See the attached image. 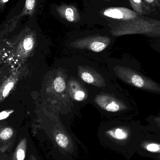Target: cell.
<instances>
[{"label":"cell","mask_w":160,"mask_h":160,"mask_svg":"<svg viewBox=\"0 0 160 160\" xmlns=\"http://www.w3.org/2000/svg\"><path fill=\"white\" fill-rule=\"evenodd\" d=\"M101 13L104 17L115 20H128L135 16L131 11L123 8H104Z\"/></svg>","instance_id":"6da1fadb"},{"label":"cell","mask_w":160,"mask_h":160,"mask_svg":"<svg viewBox=\"0 0 160 160\" xmlns=\"http://www.w3.org/2000/svg\"><path fill=\"white\" fill-rule=\"evenodd\" d=\"M34 45V38L33 34L32 32H27L23 34L20 38L18 43L17 45L16 53L18 58L23 57L27 55L33 48Z\"/></svg>","instance_id":"7a4b0ae2"},{"label":"cell","mask_w":160,"mask_h":160,"mask_svg":"<svg viewBox=\"0 0 160 160\" xmlns=\"http://www.w3.org/2000/svg\"><path fill=\"white\" fill-rule=\"evenodd\" d=\"M58 15L67 21L76 22L80 20V14L78 8L73 5L62 4L58 5L56 8Z\"/></svg>","instance_id":"3957f363"},{"label":"cell","mask_w":160,"mask_h":160,"mask_svg":"<svg viewBox=\"0 0 160 160\" xmlns=\"http://www.w3.org/2000/svg\"><path fill=\"white\" fill-rule=\"evenodd\" d=\"M20 70L12 73L0 86V103L2 102L15 88L20 78Z\"/></svg>","instance_id":"277c9868"},{"label":"cell","mask_w":160,"mask_h":160,"mask_svg":"<svg viewBox=\"0 0 160 160\" xmlns=\"http://www.w3.org/2000/svg\"><path fill=\"white\" fill-rule=\"evenodd\" d=\"M39 0H25V4L22 11L18 16H16L14 19L12 23L16 24L18 21L25 16H30L32 17L34 15L38 4Z\"/></svg>","instance_id":"5b68a950"},{"label":"cell","mask_w":160,"mask_h":160,"mask_svg":"<svg viewBox=\"0 0 160 160\" xmlns=\"http://www.w3.org/2000/svg\"><path fill=\"white\" fill-rule=\"evenodd\" d=\"M90 41V48L92 51L96 52H100L103 51L107 47L106 41L107 38L94 37L92 38L91 42V38H88Z\"/></svg>","instance_id":"8992f818"},{"label":"cell","mask_w":160,"mask_h":160,"mask_svg":"<svg viewBox=\"0 0 160 160\" xmlns=\"http://www.w3.org/2000/svg\"><path fill=\"white\" fill-rule=\"evenodd\" d=\"M98 104H99L102 108L108 112H117L120 109V106L119 104L117 103V102L113 100L112 99H111L110 100L106 101V102L101 101H98Z\"/></svg>","instance_id":"52a82bcc"},{"label":"cell","mask_w":160,"mask_h":160,"mask_svg":"<svg viewBox=\"0 0 160 160\" xmlns=\"http://www.w3.org/2000/svg\"><path fill=\"white\" fill-rule=\"evenodd\" d=\"M56 142L59 146L62 148L67 147L69 143V141L67 137L62 133H58L55 138Z\"/></svg>","instance_id":"ba28073f"},{"label":"cell","mask_w":160,"mask_h":160,"mask_svg":"<svg viewBox=\"0 0 160 160\" xmlns=\"http://www.w3.org/2000/svg\"><path fill=\"white\" fill-rule=\"evenodd\" d=\"M54 87L55 90L57 92H62L66 88V84L64 80L62 78L58 77L54 81Z\"/></svg>","instance_id":"9c48e42d"},{"label":"cell","mask_w":160,"mask_h":160,"mask_svg":"<svg viewBox=\"0 0 160 160\" xmlns=\"http://www.w3.org/2000/svg\"><path fill=\"white\" fill-rule=\"evenodd\" d=\"M109 133L112 137L118 140H123L128 137L127 132L125 131L120 128L117 129L114 131H111L109 132Z\"/></svg>","instance_id":"30bf717a"},{"label":"cell","mask_w":160,"mask_h":160,"mask_svg":"<svg viewBox=\"0 0 160 160\" xmlns=\"http://www.w3.org/2000/svg\"><path fill=\"white\" fill-rule=\"evenodd\" d=\"M143 79L138 76V75H133L132 77L131 83L132 84L134 85L135 86L139 88H142L145 87L146 82H144Z\"/></svg>","instance_id":"8fae6325"},{"label":"cell","mask_w":160,"mask_h":160,"mask_svg":"<svg viewBox=\"0 0 160 160\" xmlns=\"http://www.w3.org/2000/svg\"><path fill=\"white\" fill-rule=\"evenodd\" d=\"M13 131L10 128H6L0 132V138L2 140H6L12 137Z\"/></svg>","instance_id":"7c38bea8"},{"label":"cell","mask_w":160,"mask_h":160,"mask_svg":"<svg viewBox=\"0 0 160 160\" xmlns=\"http://www.w3.org/2000/svg\"><path fill=\"white\" fill-rule=\"evenodd\" d=\"M147 150L153 153H160V145L156 143H151L146 147Z\"/></svg>","instance_id":"4fadbf2b"},{"label":"cell","mask_w":160,"mask_h":160,"mask_svg":"<svg viewBox=\"0 0 160 160\" xmlns=\"http://www.w3.org/2000/svg\"><path fill=\"white\" fill-rule=\"evenodd\" d=\"M81 78L83 81L88 83H93L94 81L93 76L88 72H83L81 75Z\"/></svg>","instance_id":"5bb4252c"},{"label":"cell","mask_w":160,"mask_h":160,"mask_svg":"<svg viewBox=\"0 0 160 160\" xmlns=\"http://www.w3.org/2000/svg\"><path fill=\"white\" fill-rule=\"evenodd\" d=\"M14 112V110L13 109L5 110L2 112H0V120H3V119L8 118Z\"/></svg>","instance_id":"9a60e30c"},{"label":"cell","mask_w":160,"mask_h":160,"mask_svg":"<svg viewBox=\"0 0 160 160\" xmlns=\"http://www.w3.org/2000/svg\"><path fill=\"white\" fill-rule=\"evenodd\" d=\"M17 160H24L25 158V151L23 148H20L17 152Z\"/></svg>","instance_id":"2e32d148"},{"label":"cell","mask_w":160,"mask_h":160,"mask_svg":"<svg viewBox=\"0 0 160 160\" xmlns=\"http://www.w3.org/2000/svg\"><path fill=\"white\" fill-rule=\"evenodd\" d=\"M85 96V94L84 92L80 90L75 93V95H74V98L76 100L81 101L84 98Z\"/></svg>","instance_id":"e0dca14e"},{"label":"cell","mask_w":160,"mask_h":160,"mask_svg":"<svg viewBox=\"0 0 160 160\" xmlns=\"http://www.w3.org/2000/svg\"><path fill=\"white\" fill-rule=\"evenodd\" d=\"M8 0H0V9H3L6 3L8 2Z\"/></svg>","instance_id":"ac0fdd59"},{"label":"cell","mask_w":160,"mask_h":160,"mask_svg":"<svg viewBox=\"0 0 160 160\" xmlns=\"http://www.w3.org/2000/svg\"><path fill=\"white\" fill-rule=\"evenodd\" d=\"M132 2L135 3L136 4L141 3L142 2V0H131Z\"/></svg>","instance_id":"d6986e66"},{"label":"cell","mask_w":160,"mask_h":160,"mask_svg":"<svg viewBox=\"0 0 160 160\" xmlns=\"http://www.w3.org/2000/svg\"><path fill=\"white\" fill-rule=\"evenodd\" d=\"M146 1L148 2L152 3L154 2L155 0H145Z\"/></svg>","instance_id":"ffe728a7"},{"label":"cell","mask_w":160,"mask_h":160,"mask_svg":"<svg viewBox=\"0 0 160 160\" xmlns=\"http://www.w3.org/2000/svg\"><path fill=\"white\" fill-rule=\"evenodd\" d=\"M104 1H107V2H109V1H110V0H104Z\"/></svg>","instance_id":"44dd1931"},{"label":"cell","mask_w":160,"mask_h":160,"mask_svg":"<svg viewBox=\"0 0 160 160\" xmlns=\"http://www.w3.org/2000/svg\"><path fill=\"white\" fill-rule=\"evenodd\" d=\"M159 158L160 159V156H159Z\"/></svg>","instance_id":"7402d4cb"},{"label":"cell","mask_w":160,"mask_h":160,"mask_svg":"<svg viewBox=\"0 0 160 160\" xmlns=\"http://www.w3.org/2000/svg\"><path fill=\"white\" fill-rule=\"evenodd\" d=\"M0 55H1V53H0Z\"/></svg>","instance_id":"603a6c76"},{"label":"cell","mask_w":160,"mask_h":160,"mask_svg":"<svg viewBox=\"0 0 160 160\" xmlns=\"http://www.w3.org/2000/svg\"></svg>","instance_id":"cb8c5ba5"}]
</instances>
